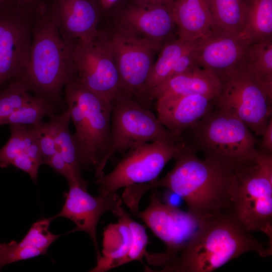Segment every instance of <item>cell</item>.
<instances>
[{"instance_id": "5", "label": "cell", "mask_w": 272, "mask_h": 272, "mask_svg": "<svg viewBox=\"0 0 272 272\" xmlns=\"http://www.w3.org/2000/svg\"><path fill=\"white\" fill-rule=\"evenodd\" d=\"M64 88L81 169L96 170L110 143L111 103L84 86L75 74Z\"/></svg>"}, {"instance_id": "15", "label": "cell", "mask_w": 272, "mask_h": 272, "mask_svg": "<svg viewBox=\"0 0 272 272\" xmlns=\"http://www.w3.org/2000/svg\"><path fill=\"white\" fill-rule=\"evenodd\" d=\"M250 43L244 33L211 30L197 44L196 64L221 80L244 64Z\"/></svg>"}, {"instance_id": "9", "label": "cell", "mask_w": 272, "mask_h": 272, "mask_svg": "<svg viewBox=\"0 0 272 272\" xmlns=\"http://www.w3.org/2000/svg\"><path fill=\"white\" fill-rule=\"evenodd\" d=\"M214 106L237 118L256 135H262L271 116V99L245 64L221 79Z\"/></svg>"}, {"instance_id": "37", "label": "cell", "mask_w": 272, "mask_h": 272, "mask_svg": "<svg viewBox=\"0 0 272 272\" xmlns=\"http://www.w3.org/2000/svg\"><path fill=\"white\" fill-rule=\"evenodd\" d=\"M43 0H13L14 3L19 7L31 12H35L44 4Z\"/></svg>"}, {"instance_id": "34", "label": "cell", "mask_w": 272, "mask_h": 272, "mask_svg": "<svg viewBox=\"0 0 272 272\" xmlns=\"http://www.w3.org/2000/svg\"><path fill=\"white\" fill-rule=\"evenodd\" d=\"M46 165H49L57 173L63 176L68 183H77L84 188L87 189L88 183L86 181L74 172L57 152L50 158Z\"/></svg>"}, {"instance_id": "4", "label": "cell", "mask_w": 272, "mask_h": 272, "mask_svg": "<svg viewBox=\"0 0 272 272\" xmlns=\"http://www.w3.org/2000/svg\"><path fill=\"white\" fill-rule=\"evenodd\" d=\"M227 212L248 231L272 238V154L257 149L254 161L233 170Z\"/></svg>"}, {"instance_id": "18", "label": "cell", "mask_w": 272, "mask_h": 272, "mask_svg": "<svg viewBox=\"0 0 272 272\" xmlns=\"http://www.w3.org/2000/svg\"><path fill=\"white\" fill-rule=\"evenodd\" d=\"M49 11L66 40H91L99 33L98 11L92 0H55Z\"/></svg>"}, {"instance_id": "1", "label": "cell", "mask_w": 272, "mask_h": 272, "mask_svg": "<svg viewBox=\"0 0 272 272\" xmlns=\"http://www.w3.org/2000/svg\"><path fill=\"white\" fill-rule=\"evenodd\" d=\"M195 152L187 143L175 158L171 171L161 179L133 185V197L140 200L147 191L165 187L179 195L188 212L200 219L226 212L234 169L218 161L201 159Z\"/></svg>"}, {"instance_id": "36", "label": "cell", "mask_w": 272, "mask_h": 272, "mask_svg": "<svg viewBox=\"0 0 272 272\" xmlns=\"http://www.w3.org/2000/svg\"><path fill=\"white\" fill-rule=\"evenodd\" d=\"M262 139L260 144V149L264 152L272 154V117L269 119L268 124L262 134Z\"/></svg>"}, {"instance_id": "31", "label": "cell", "mask_w": 272, "mask_h": 272, "mask_svg": "<svg viewBox=\"0 0 272 272\" xmlns=\"http://www.w3.org/2000/svg\"><path fill=\"white\" fill-rule=\"evenodd\" d=\"M70 120H66L61 126L55 139L56 151L59 153L66 163L79 176L80 166L77 150L73 137L69 128Z\"/></svg>"}, {"instance_id": "28", "label": "cell", "mask_w": 272, "mask_h": 272, "mask_svg": "<svg viewBox=\"0 0 272 272\" xmlns=\"http://www.w3.org/2000/svg\"><path fill=\"white\" fill-rule=\"evenodd\" d=\"M71 119L69 109L60 115L54 117L47 122H42L36 126H31L35 132L42 155L43 164L56 153L55 139L62 124Z\"/></svg>"}, {"instance_id": "14", "label": "cell", "mask_w": 272, "mask_h": 272, "mask_svg": "<svg viewBox=\"0 0 272 272\" xmlns=\"http://www.w3.org/2000/svg\"><path fill=\"white\" fill-rule=\"evenodd\" d=\"M69 185L64 203L61 211L52 218L63 217L72 221L76 227L70 232H86L94 244L98 260L101 257L97 238L98 223L105 213L112 212L121 206V199L116 193H100L94 196L77 183L71 182Z\"/></svg>"}, {"instance_id": "20", "label": "cell", "mask_w": 272, "mask_h": 272, "mask_svg": "<svg viewBox=\"0 0 272 272\" xmlns=\"http://www.w3.org/2000/svg\"><path fill=\"white\" fill-rule=\"evenodd\" d=\"M172 14L181 39L196 40L211 30L212 16L208 0H174Z\"/></svg>"}, {"instance_id": "35", "label": "cell", "mask_w": 272, "mask_h": 272, "mask_svg": "<svg viewBox=\"0 0 272 272\" xmlns=\"http://www.w3.org/2000/svg\"><path fill=\"white\" fill-rule=\"evenodd\" d=\"M11 165H13L25 172L34 182H36L39 168L41 165L30 157L26 152L16 157L12 161Z\"/></svg>"}, {"instance_id": "13", "label": "cell", "mask_w": 272, "mask_h": 272, "mask_svg": "<svg viewBox=\"0 0 272 272\" xmlns=\"http://www.w3.org/2000/svg\"><path fill=\"white\" fill-rule=\"evenodd\" d=\"M35 13L15 3L0 8V87L28 61Z\"/></svg>"}, {"instance_id": "8", "label": "cell", "mask_w": 272, "mask_h": 272, "mask_svg": "<svg viewBox=\"0 0 272 272\" xmlns=\"http://www.w3.org/2000/svg\"><path fill=\"white\" fill-rule=\"evenodd\" d=\"M99 36L111 53L119 73L122 94L142 105L145 84L161 43L140 36L118 26L108 37Z\"/></svg>"}, {"instance_id": "24", "label": "cell", "mask_w": 272, "mask_h": 272, "mask_svg": "<svg viewBox=\"0 0 272 272\" xmlns=\"http://www.w3.org/2000/svg\"><path fill=\"white\" fill-rule=\"evenodd\" d=\"M208 1L212 16L211 30L244 33L246 0Z\"/></svg>"}, {"instance_id": "27", "label": "cell", "mask_w": 272, "mask_h": 272, "mask_svg": "<svg viewBox=\"0 0 272 272\" xmlns=\"http://www.w3.org/2000/svg\"><path fill=\"white\" fill-rule=\"evenodd\" d=\"M11 135L6 144L0 149V167L6 168L12 161L36 140L35 132L31 126L10 124Z\"/></svg>"}, {"instance_id": "16", "label": "cell", "mask_w": 272, "mask_h": 272, "mask_svg": "<svg viewBox=\"0 0 272 272\" xmlns=\"http://www.w3.org/2000/svg\"><path fill=\"white\" fill-rule=\"evenodd\" d=\"M214 100L199 94L162 96L156 99L157 117L170 132L182 135L213 109Z\"/></svg>"}, {"instance_id": "6", "label": "cell", "mask_w": 272, "mask_h": 272, "mask_svg": "<svg viewBox=\"0 0 272 272\" xmlns=\"http://www.w3.org/2000/svg\"><path fill=\"white\" fill-rule=\"evenodd\" d=\"M195 150L235 169L255 159L257 140L242 121L214 106L189 129Z\"/></svg>"}, {"instance_id": "19", "label": "cell", "mask_w": 272, "mask_h": 272, "mask_svg": "<svg viewBox=\"0 0 272 272\" xmlns=\"http://www.w3.org/2000/svg\"><path fill=\"white\" fill-rule=\"evenodd\" d=\"M220 79L198 66L174 76L152 89L147 94L146 102L165 96H178L193 94L215 99L222 88Z\"/></svg>"}, {"instance_id": "12", "label": "cell", "mask_w": 272, "mask_h": 272, "mask_svg": "<svg viewBox=\"0 0 272 272\" xmlns=\"http://www.w3.org/2000/svg\"><path fill=\"white\" fill-rule=\"evenodd\" d=\"M99 33L93 39L76 41L75 74L86 88L111 102L122 94L120 80L114 59Z\"/></svg>"}, {"instance_id": "11", "label": "cell", "mask_w": 272, "mask_h": 272, "mask_svg": "<svg viewBox=\"0 0 272 272\" xmlns=\"http://www.w3.org/2000/svg\"><path fill=\"white\" fill-rule=\"evenodd\" d=\"M134 214L166 246L164 252L147 255V262L154 266L163 267L169 263L194 236L204 220L164 203L156 192L151 194L147 208Z\"/></svg>"}, {"instance_id": "7", "label": "cell", "mask_w": 272, "mask_h": 272, "mask_svg": "<svg viewBox=\"0 0 272 272\" xmlns=\"http://www.w3.org/2000/svg\"><path fill=\"white\" fill-rule=\"evenodd\" d=\"M111 140L108 151L95 170L99 177L109 160L116 153H123L141 144L158 140L184 143L182 135L166 128L157 117L135 99L120 94L111 102Z\"/></svg>"}, {"instance_id": "10", "label": "cell", "mask_w": 272, "mask_h": 272, "mask_svg": "<svg viewBox=\"0 0 272 272\" xmlns=\"http://www.w3.org/2000/svg\"><path fill=\"white\" fill-rule=\"evenodd\" d=\"M186 144L158 140L132 148L111 172L97 178L99 191L115 193L122 187L155 181L166 164L175 159Z\"/></svg>"}, {"instance_id": "21", "label": "cell", "mask_w": 272, "mask_h": 272, "mask_svg": "<svg viewBox=\"0 0 272 272\" xmlns=\"http://www.w3.org/2000/svg\"><path fill=\"white\" fill-rule=\"evenodd\" d=\"M132 235L128 226L118 219L104 229L101 257L91 272H105L121 266L122 260L130 249Z\"/></svg>"}, {"instance_id": "17", "label": "cell", "mask_w": 272, "mask_h": 272, "mask_svg": "<svg viewBox=\"0 0 272 272\" xmlns=\"http://www.w3.org/2000/svg\"><path fill=\"white\" fill-rule=\"evenodd\" d=\"M117 26L163 43L172 34L176 25L172 11L166 6L133 3L120 11Z\"/></svg>"}, {"instance_id": "41", "label": "cell", "mask_w": 272, "mask_h": 272, "mask_svg": "<svg viewBox=\"0 0 272 272\" xmlns=\"http://www.w3.org/2000/svg\"><path fill=\"white\" fill-rule=\"evenodd\" d=\"M14 3L13 0H0V8Z\"/></svg>"}, {"instance_id": "3", "label": "cell", "mask_w": 272, "mask_h": 272, "mask_svg": "<svg viewBox=\"0 0 272 272\" xmlns=\"http://www.w3.org/2000/svg\"><path fill=\"white\" fill-rule=\"evenodd\" d=\"M76 41L62 38L49 9L42 5L35 13L28 61L16 78L36 95L59 101L62 88L75 75Z\"/></svg>"}, {"instance_id": "25", "label": "cell", "mask_w": 272, "mask_h": 272, "mask_svg": "<svg viewBox=\"0 0 272 272\" xmlns=\"http://www.w3.org/2000/svg\"><path fill=\"white\" fill-rule=\"evenodd\" d=\"M245 65L272 100V41L250 43Z\"/></svg>"}, {"instance_id": "30", "label": "cell", "mask_w": 272, "mask_h": 272, "mask_svg": "<svg viewBox=\"0 0 272 272\" xmlns=\"http://www.w3.org/2000/svg\"><path fill=\"white\" fill-rule=\"evenodd\" d=\"M112 213L117 217L119 220L128 226L132 235L130 249L122 260L121 265L135 260L142 262V259L147 252L146 248L149 242V238L145 227L134 221L121 206L117 207Z\"/></svg>"}, {"instance_id": "23", "label": "cell", "mask_w": 272, "mask_h": 272, "mask_svg": "<svg viewBox=\"0 0 272 272\" xmlns=\"http://www.w3.org/2000/svg\"><path fill=\"white\" fill-rule=\"evenodd\" d=\"M244 33L250 43L272 41V0H246Z\"/></svg>"}, {"instance_id": "2", "label": "cell", "mask_w": 272, "mask_h": 272, "mask_svg": "<svg viewBox=\"0 0 272 272\" xmlns=\"http://www.w3.org/2000/svg\"><path fill=\"white\" fill-rule=\"evenodd\" d=\"M228 212L207 218L186 245L160 272H211L244 253L262 257L271 247L257 241Z\"/></svg>"}, {"instance_id": "39", "label": "cell", "mask_w": 272, "mask_h": 272, "mask_svg": "<svg viewBox=\"0 0 272 272\" xmlns=\"http://www.w3.org/2000/svg\"><path fill=\"white\" fill-rule=\"evenodd\" d=\"M133 3L141 5H163L172 12L174 0H133Z\"/></svg>"}, {"instance_id": "22", "label": "cell", "mask_w": 272, "mask_h": 272, "mask_svg": "<svg viewBox=\"0 0 272 272\" xmlns=\"http://www.w3.org/2000/svg\"><path fill=\"white\" fill-rule=\"evenodd\" d=\"M198 39L187 41L178 38L162 47L158 58L154 62L145 84L143 106L148 92L170 78L178 59Z\"/></svg>"}, {"instance_id": "29", "label": "cell", "mask_w": 272, "mask_h": 272, "mask_svg": "<svg viewBox=\"0 0 272 272\" xmlns=\"http://www.w3.org/2000/svg\"><path fill=\"white\" fill-rule=\"evenodd\" d=\"M26 86L14 78L0 91V125L13 113L26 103L32 97Z\"/></svg>"}, {"instance_id": "40", "label": "cell", "mask_w": 272, "mask_h": 272, "mask_svg": "<svg viewBox=\"0 0 272 272\" xmlns=\"http://www.w3.org/2000/svg\"><path fill=\"white\" fill-rule=\"evenodd\" d=\"M120 0H99L102 8L105 10H109L112 8Z\"/></svg>"}, {"instance_id": "26", "label": "cell", "mask_w": 272, "mask_h": 272, "mask_svg": "<svg viewBox=\"0 0 272 272\" xmlns=\"http://www.w3.org/2000/svg\"><path fill=\"white\" fill-rule=\"evenodd\" d=\"M52 102L42 96H32L26 103L8 117L4 124L38 125L43 122L44 117H54Z\"/></svg>"}, {"instance_id": "38", "label": "cell", "mask_w": 272, "mask_h": 272, "mask_svg": "<svg viewBox=\"0 0 272 272\" xmlns=\"http://www.w3.org/2000/svg\"><path fill=\"white\" fill-rule=\"evenodd\" d=\"M182 200L179 195L169 189H167L163 196V202L172 207L178 208Z\"/></svg>"}, {"instance_id": "33", "label": "cell", "mask_w": 272, "mask_h": 272, "mask_svg": "<svg viewBox=\"0 0 272 272\" xmlns=\"http://www.w3.org/2000/svg\"><path fill=\"white\" fill-rule=\"evenodd\" d=\"M46 253L42 250L26 246L20 241H12L8 243H0V270L11 263Z\"/></svg>"}, {"instance_id": "32", "label": "cell", "mask_w": 272, "mask_h": 272, "mask_svg": "<svg viewBox=\"0 0 272 272\" xmlns=\"http://www.w3.org/2000/svg\"><path fill=\"white\" fill-rule=\"evenodd\" d=\"M53 220L51 217L36 222L20 242L26 246L47 253L48 247L60 236L49 230L50 222Z\"/></svg>"}]
</instances>
